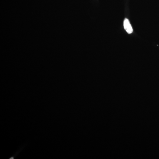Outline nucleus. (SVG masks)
<instances>
[{
    "label": "nucleus",
    "instance_id": "1",
    "mask_svg": "<svg viewBox=\"0 0 159 159\" xmlns=\"http://www.w3.org/2000/svg\"><path fill=\"white\" fill-rule=\"evenodd\" d=\"M123 25H124V29L125 31L128 33V34H131L133 31L132 27L131 25H130L129 20L127 19H125L123 23Z\"/></svg>",
    "mask_w": 159,
    "mask_h": 159
}]
</instances>
